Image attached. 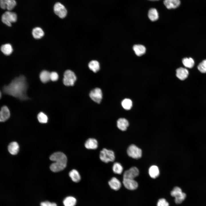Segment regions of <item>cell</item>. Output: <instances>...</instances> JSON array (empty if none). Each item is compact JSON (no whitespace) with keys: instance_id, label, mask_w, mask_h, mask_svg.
<instances>
[{"instance_id":"6da1fadb","label":"cell","mask_w":206,"mask_h":206,"mask_svg":"<svg viewBox=\"0 0 206 206\" xmlns=\"http://www.w3.org/2000/svg\"><path fill=\"white\" fill-rule=\"evenodd\" d=\"M26 80L23 75L15 78L9 85L3 87V93L22 100L29 99L26 93L27 85Z\"/></svg>"},{"instance_id":"7a4b0ae2","label":"cell","mask_w":206,"mask_h":206,"mask_svg":"<svg viewBox=\"0 0 206 206\" xmlns=\"http://www.w3.org/2000/svg\"><path fill=\"white\" fill-rule=\"evenodd\" d=\"M50 159L54 162L50 166L51 170L58 172L64 170L67 165V159L66 155L61 152H56L52 154Z\"/></svg>"},{"instance_id":"3957f363","label":"cell","mask_w":206,"mask_h":206,"mask_svg":"<svg viewBox=\"0 0 206 206\" xmlns=\"http://www.w3.org/2000/svg\"><path fill=\"white\" fill-rule=\"evenodd\" d=\"M171 195L175 198V201L176 203H181L185 199L186 195L183 192L181 188L179 187H175L171 193Z\"/></svg>"},{"instance_id":"277c9868","label":"cell","mask_w":206,"mask_h":206,"mask_svg":"<svg viewBox=\"0 0 206 206\" xmlns=\"http://www.w3.org/2000/svg\"><path fill=\"white\" fill-rule=\"evenodd\" d=\"M99 157L101 160L105 163L113 162L115 159L114 152L106 148H103L100 151Z\"/></svg>"},{"instance_id":"5b68a950","label":"cell","mask_w":206,"mask_h":206,"mask_svg":"<svg viewBox=\"0 0 206 206\" xmlns=\"http://www.w3.org/2000/svg\"><path fill=\"white\" fill-rule=\"evenodd\" d=\"M17 19L16 13L9 11H6L1 17V20L3 22L9 26H11V23L16 22Z\"/></svg>"},{"instance_id":"8992f818","label":"cell","mask_w":206,"mask_h":206,"mask_svg":"<svg viewBox=\"0 0 206 206\" xmlns=\"http://www.w3.org/2000/svg\"><path fill=\"white\" fill-rule=\"evenodd\" d=\"M63 82L66 86H73L76 80V77L74 73L70 70H66L64 74Z\"/></svg>"},{"instance_id":"52a82bcc","label":"cell","mask_w":206,"mask_h":206,"mask_svg":"<svg viewBox=\"0 0 206 206\" xmlns=\"http://www.w3.org/2000/svg\"><path fill=\"white\" fill-rule=\"evenodd\" d=\"M127 152L128 155L133 159H137L142 156L141 150L134 144H131L128 147Z\"/></svg>"},{"instance_id":"ba28073f","label":"cell","mask_w":206,"mask_h":206,"mask_svg":"<svg viewBox=\"0 0 206 206\" xmlns=\"http://www.w3.org/2000/svg\"><path fill=\"white\" fill-rule=\"evenodd\" d=\"M54 10L55 14L61 18H64L67 15V11L66 8L60 3L57 2L54 5Z\"/></svg>"},{"instance_id":"9c48e42d","label":"cell","mask_w":206,"mask_h":206,"mask_svg":"<svg viewBox=\"0 0 206 206\" xmlns=\"http://www.w3.org/2000/svg\"><path fill=\"white\" fill-rule=\"evenodd\" d=\"M89 96L90 98L93 101L99 104L102 98V91L100 88H96L90 92Z\"/></svg>"},{"instance_id":"30bf717a","label":"cell","mask_w":206,"mask_h":206,"mask_svg":"<svg viewBox=\"0 0 206 206\" xmlns=\"http://www.w3.org/2000/svg\"><path fill=\"white\" fill-rule=\"evenodd\" d=\"M139 174L138 169L136 167H132L124 172L123 179H134Z\"/></svg>"},{"instance_id":"8fae6325","label":"cell","mask_w":206,"mask_h":206,"mask_svg":"<svg viewBox=\"0 0 206 206\" xmlns=\"http://www.w3.org/2000/svg\"><path fill=\"white\" fill-rule=\"evenodd\" d=\"M16 5L15 0H0V7L3 9H7L8 11H11Z\"/></svg>"},{"instance_id":"7c38bea8","label":"cell","mask_w":206,"mask_h":206,"mask_svg":"<svg viewBox=\"0 0 206 206\" xmlns=\"http://www.w3.org/2000/svg\"><path fill=\"white\" fill-rule=\"evenodd\" d=\"M123 183L127 189L133 190L136 189L138 187V183L134 179H123Z\"/></svg>"},{"instance_id":"4fadbf2b","label":"cell","mask_w":206,"mask_h":206,"mask_svg":"<svg viewBox=\"0 0 206 206\" xmlns=\"http://www.w3.org/2000/svg\"><path fill=\"white\" fill-rule=\"evenodd\" d=\"M180 0H164L163 3L168 9H175L180 4Z\"/></svg>"},{"instance_id":"5bb4252c","label":"cell","mask_w":206,"mask_h":206,"mask_svg":"<svg viewBox=\"0 0 206 206\" xmlns=\"http://www.w3.org/2000/svg\"><path fill=\"white\" fill-rule=\"evenodd\" d=\"M10 116L9 110L6 106H3L1 108L0 113V121L5 122L7 120Z\"/></svg>"},{"instance_id":"9a60e30c","label":"cell","mask_w":206,"mask_h":206,"mask_svg":"<svg viewBox=\"0 0 206 206\" xmlns=\"http://www.w3.org/2000/svg\"><path fill=\"white\" fill-rule=\"evenodd\" d=\"M176 75L180 80H183L186 79L189 75L188 70L186 68L180 67L177 68L176 70Z\"/></svg>"},{"instance_id":"2e32d148","label":"cell","mask_w":206,"mask_h":206,"mask_svg":"<svg viewBox=\"0 0 206 206\" xmlns=\"http://www.w3.org/2000/svg\"><path fill=\"white\" fill-rule=\"evenodd\" d=\"M108 184L112 189L116 191L118 190L121 186L120 181L115 177L111 178L108 182Z\"/></svg>"},{"instance_id":"e0dca14e","label":"cell","mask_w":206,"mask_h":206,"mask_svg":"<svg viewBox=\"0 0 206 206\" xmlns=\"http://www.w3.org/2000/svg\"><path fill=\"white\" fill-rule=\"evenodd\" d=\"M84 145L87 149H96L98 147V142L96 139L90 138L87 140Z\"/></svg>"},{"instance_id":"ac0fdd59","label":"cell","mask_w":206,"mask_h":206,"mask_svg":"<svg viewBox=\"0 0 206 206\" xmlns=\"http://www.w3.org/2000/svg\"><path fill=\"white\" fill-rule=\"evenodd\" d=\"M148 173L151 178L153 179L156 178L159 176L160 173L159 168L155 165L151 166L149 169Z\"/></svg>"},{"instance_id":"d6986e66","label":"cell","mask_w":206,"mask_h":206,"mask_svg":"<svg viewBox=\"0 0 206 206\" xmlns=\"http://www.w3.org/2000/svg\"><path fill=\"white\" fill-rule=\"evenodd\" d=\"M118 128L122 131L125 130L129 124L128 121L124 118H120L117 121Z\"/></svg>"},{"instance_id":"ffe728a7","label":"cell","mask_w":206,"mask_h":206,"mask_svg":"<svg viewBox=\"0 0 206 206\" xmlns=\"http://www.w3.org/2000/svg\"><path fill=\"white\" fill-rule=\"evenodd\" d=\"M8 150L9 153L12 155L17 154L19 151V146L16 142L10 143L8 147Z\"/></svg>"},{"instance_id":"44dd1931","label":"cell","mask_w":206,"mask_h":206,"mask_svg":"<svg viewBox=\"0 0 206 206\" xmlns=\"http://www.w3.org/2000/svg\"><path fill=\"white\" fill-rule=\"evenodd\" d=\"M133 49L136 54L138 56H140L144 54L146 51L145 47L143 45L140 44L134 45Z\"/></svg>"},{"instance_id":"7402d4cb","label":"cell","mask_w":206,"mask_h":206,"mask_svg":"<svg viewBox=\"0 0 206 206\" xmlns=\"http://www.w3.org/2000/svg\"><path fill=\"white\" fill-rule=\"evenodd\" d=\"M148 17L152 21L157 20L159 18V14L157 10L154 8H151L148 11Z\"/></svg>"},{"instance_id":"603a6c76","label":"cell","mask_w":206,"mask_h":206,"mask_svg":"<svg viewBox=\"0 0 206 206\" xmlns=\"http://www.w3.org/2000/svg\"><path fill=\"white\" fill-rule=\"evenodd\" d=\"M70 177L74 182L78 183L81 179L80 175L76 169H72L69 174Z\"/></svg>"},{"instance_id":"cb8c5ba5","label":"cell","mask_w":206,"mask_h":206,"mask_svg":"<svg viewBox=\"0 0 206 206\" xmlns=\"http://www.w3.org/2000/svg\"><path fill=\"white\" fill-rule=\"evenodd\" d=\"M76 203V199L72 196L66 197L63 201V203L64 206H75Z\"/></svg>"},{"instance_id":"d4e9b609","label":"cell","mask_w":206,"mask_h":206,"mask_svg":"<svg viewBox=\"0 0 206 206\" xmlns=\"http://www.w3.org/2000/svg\"><path fill=\"white\" fill-rule=\"evenodd\" d=\"M32 34L33 37L35 39H39L42 37L44 35L42 29L39 27H36L32 30Z\"/></svg>"},{"instance_id":"484cf974","label":"cell","mask_w":206,"mask_h":206,"mask_svg":"<svg viewBox=\"0 0 206 206\" xmlns=\"http://www.w3.org/2000/svg\"><path fill=\"white\" fill-rule=\"evenodd\" d=\"M89 69L93 72L96 73L99 71L100 69L99 63L96 60L91 61L88 65Z\"/></svg>"},{"instance_id":"4316f807","label":"cell","mask_w":206,"mask_h":206,"mask_svg":"<svg viewBox=\"0 0 206 206\" xmlns=\"http://www.w3.org/2000/svg\"><path fill=\"white\" fill-rule=\"evenodd\" d=\"M50 74L49 72L46 70H43L40 73L39 77L41 81L43 83H46L50 80Z\"/></svg>"},{"instance_id":"83f0119b","label":"cell","mask_w":206,"mask_h":206,"mask_svg":"<svg viewBox=\"0 0 206 206\" xmlns=\"http://www.w3.org/2000/svg\"><path fill=\"white\" fill-rule=\"evenodd\" d=\"M1 49L2 52L6 55H10L13 51L11 45L9 43L2 45L1 47Z\"/></svg>"},{"instance_id":"f1b7e54d","label":"cell","mask_w":206,"mask_h":206,"mask_svg":"<svg viewBox=\"0 0 206 206\" xmlns=\"http://www.w3.org/2000/svg\"><path fill=\"white\" fill-rule=\"evenodd\" d=\"M183 65L186 67L191 68L194 65V62L193 59L191 58H185L182 60Z\"/></svg>"},{"instance_id":"f546056e","label":"cell","mask_w":206,"mask_h":206,"mask_svg":"<svg viewBox=\"0 0 206 206\" xmlns=\"http://www.w3.org/2000/svg\"><path fill=\"white\" fill-rule=\"evenodd\" d=\"M112 168L113 172L116 174H120L123 170L122 166L118 162H116L114 164Z\"/></svg>"},{"instance_id":"4dcf8cb0","label":"cell","mask_w":206,"mask_h":206,"mask_svg":"<svg viewBox=\"0 0 206 206\" xmlns=\"http://www.w3.org/2000/svg\"><path fill=\"white\" fill-rule=\"evenodd\" d=\"M122 105L124 108L126 110L130 109L132 106V101L129 99L126 98L122 102Z\"/></svg>"},{"instance_id":"1f68e13d","label":"cell","mask_w":206,"mask_h":206,"mask_svg":"<svg viewBox=\"0 0 206 206\" xmlns=\"http://www.w3.org/2000/svg\"><path fill=\"white\" fill-rule=\"evenodd\" d=\"M37 118L39 121L41 123H45L47 122V116L42 112H40L38 114Z\"/></svg>"},{"instance_id":"d6a6232c","label":"cell","mask_w":206,"mask_h":206,"mask_svg":"<svg viewBox=\"0 0 206 206\" xmlns=\"http://www.w3.org/2000/svg\"><path fill=\"white\" fill-rule=\"evenodd\" d=\"M198 70L201 73H206V60H205L200 63L197 67Z\"/></svg>"},{"instance_id":"836d02e7","label":"cell","mask_w":206,"mask_h":206,"mask_svg":"<svg viewBox=\"0 0 206 206\" xmlns=\"http://www.w3.org/2000/svg\"><path fill=\"white\" fill-rule=\"evenodd\" d=\"M157 206H169V204L165 199L161 198L158 201Z\"/></svg>"},{"instance_id":"e575fe53","label":"cell","mask_w":206,"mask_h":206,"mask_svg":"<svg viewBox=\"0 0 206 206\" xmlns=\"http://www.w3.org/2000/svg\"><path fill=\"white\" fill-rule=\"evenodd\" d=\"M50 80L53 81L57 80L58 78V75L56 72H52L50 74Z\"/></svg>"},{"instance_id":"d590c367","label":"cell","mask_w":206,"mask_h":206,"mask_svg":"<svg viewBox=\"0 0 206 206\" xmlns=\"http://www.w3.org/2000/svg\"><path fill=\"white\" fill-rule=\"evenodd\" d=\"M40 206H57V204L54 203H51L48 201L41 202Z\"/></svg>"},{"instance_id":"8d00e7d4","label":"cell","mask_w":206,"mask_h":206,"mask_svg":"<svg viewBox=\"0 0 206 206\" xmlns=\"http://www.w3.org/2000/svg\"><path fill=\"white\" fill-rule=\"evenodd\" d=\"M149 0L150 1H158L159 0Z\"/></svg>"},{"instance_id":"74e56055","label":"cell","mask_w":206,"mask_h":206,"mask_svg":"<svg viewBox=\"0 0 206 206\" xmlns=\"http://www.w3.org/2000/svg\"><path fill=\"white\" fill-rule=\"evenodd\" d=\"M1 93H0V97H1Z\"/></svg>"}]
</instances>
